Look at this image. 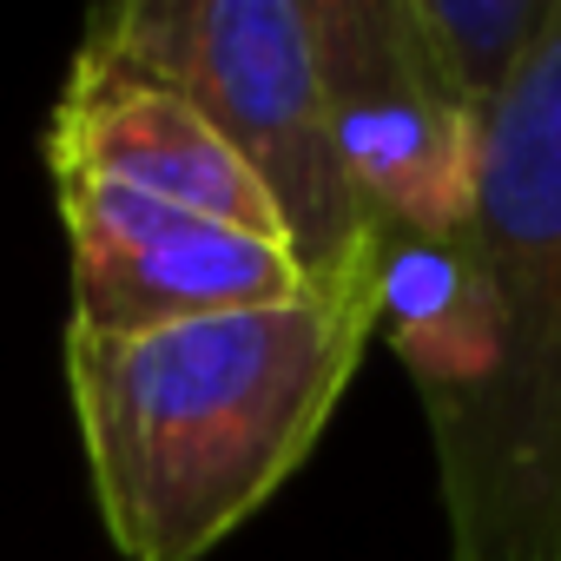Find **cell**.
I'll list each match as a JSON object with an SVG mask.
<instances>
[{
    "mask_svg": "<svg viewBox=\"0 0 561 561\" xmlns=\"http://www.w3.org/2000/svg\"><path fill=\"white\" fill-rule=\"evenodd\" d=\"M377 337L370 285L146 331L67 324L100 522L126 561H198L285 489Z\"/></svg>",
    "mask_w": 561,
    "mask_h": 561,
    "instance_id": "cell-1",
    "label": "cell"
},
{
    "mask_svg": "<svg viewBox=\"0 0 561 561\" xmlns=\"http://www.w3.org/2000/svg\"><path fill=\"white\" fill-rule=\"evenodd\" d=\"M489 370L430 416L449 561H561V14L482 126Z\"/></svg>",
    "mask_w": 561,
    "mask_h": 561,
    "instance_id": "cell-2",
    "label": "cell"
},
{
    "mask_svg": "<svg viewBox=\"0 0 561 561\" xmlns=\"http://www.w3.org/2000/svg\"><path fill=\"white\" fill-rule=\"evenodd\" d=\"M80 47L185 93L264 179L318 285H370L377 231L331 152L305 0H126L87 21Z\"/></svg>",
    "mask_w": 561,
    "mask_h": 561,
    "instance_id": "cell-3",
    "label": "cell"
},
{
    "mask_svg": "<svg viewBox=\"0 0 561 561\" xmlns=\"http://www.w3.org/2000/svg\"><path fill=\"white\" fill-rule=\"evenodd\" d=\"M337 172L377 238H456L476 218L482 126L423 60L403 0H305Z\"/></svg>",
    "mask_w": 561,
    "mask_h": 561,
    "instance_id": "cell-4",
    "label": "cell"
},
{
    "mask_svg": "<svg viewBox=\"0 0 561 561\" xmlns=\"http://www.w3.org/2000/svg\"><path fill=\"white\" fill-rule=\"evenodd\" d=\"M54 198L73 244V324L87 331H146L331 291L298 264L291 244L244 225L100 179H60Z\"/></svg>",
    "mask_w": 561,
    "mask_h": 561,
    "instance_id": "cell-5",
    "label": "cell"
},
{
    "mask_svg": "<svg viewBox=\"0 0 561 561\" xmlns=\"http://www.w3.org/2000/svg\"><path fill=\"white\" fill-rule=\"evenodd\" d=\"M47 172L54 185L100 179V185H126V192H146V198H165V205H185V211L291 244L264 179L225 146V133L185 93L93 47L73 54V73L47 119Z\"/></svg>",
    "mask_w": 561,
    "mask_h": 561,
    "instance_id": "cell-6",
    "label": "cell"
},
{
    "mask_svg": "<svg viewBox=\"0 0 561 561\" xmlns=\"http://www.w3.org/2000/svg\"><path fill=\"white\" fill-rule=\"evenodd\" d=\"M370 298H377V337L403 357L423 416L476 390V377L489 370V298H482V264L469 231L377 238Z\"/></svg>",
    "mask_w": 561,
    "mask_h": 561,
    "instance_id": "cell-7",
    "label": "cell"
},
{
    "mask_svg": "<svg viewBox=\"0 0 561 561\" xmlns=\"http://www.w3.org/2000/svg\"><path fill=\"white\" fill-rule=\"evenodd\" d=\"M554 14L561 0H403L423 60L476 126H489L495 106L522 87Z\"/></svg>",
    "mask_w": 561,
    "mask_h": 561,
    "instance_id": "cell-8",
    "label": "cell"
}]
</instances>
